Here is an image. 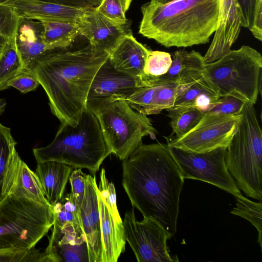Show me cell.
Returning a JSON list of instances; mask_svg holds the SVG:
<instances>
[{
  "label": "cell",
  "mask_w": 262,
  "mask_h": 262,
  "mask_svg": "<svg viewBox=\"0 0 262 262\" xmlns=\"http://www.w3.org/2000/svg\"><path fill=\"white\" fill-rule=\"evenodd\" d=\"M54 221L53 206L7 195L0 201V249L34 247Z\"/></svg>",
  "instance_id": "cell-7"
},
{
  "label": "cell",
  "mask_w": 262,
  "mask_h": 262,
  "mask_svg": "<svg viewBox=\"0 0 262 262\" xmlns=\"http://www.w3.org/2000/svg\"><path fill=\"white\" fill-rule=\"evenodd\" d=\"M98 187L101 196L113 214L117 217H121L117 208L114 185L112 182H108L106 177L105 169L103 168L101 170Z\"/></svg>",
  "instance_id": "cell-37"
},
{
  "label": "cell",
  "mask_w": 262,
  "mask_h": 262,
  "mask_svg": "<svg viewBox=\"0 0 262 262\" xmlns=\"http://www.w3.org/2000/svg\"><path fill=\"white\" fill-rule=\"evenodd\" d=\"M239 6L242 26L253 36L262 40V0H236Z\"/></svg>",
  "instance_id": "cell-29"
},
{
  "label": "cell",
  "mask_w": 262,
  "mask_h": 262,
  "mask_svg": "<svg viewBox=\"0 0 262 262\" xmlns=\"http://www.w3.org/2000/svg\"><path fill=\"white\" fill-rule=\"evenodd\" d=\"M100 2L102 1V0H98Z\"/></svg>",
  "instance_id": "cell-46"
},
{
  "label": "cell",
  "mask_w": 262,
  "mask_h": 262,
  "mask_svg": "<svg viewBox=\"0 0 262 262\" xmlns=\"http://www.w3.org/2000/svg\"><path fill=\"white\" fill-rule=\"evenodd\" d=\"M53 226L49 244L44 251L49 262H89L83 231L71 222Z\"/></svg>",
  "instance_id": "cell-15"
},
{
  "label": "cell",
  "mask_w": 262,
  "mask_h": 262,
  "mask_svg": "<svg viewBox=\"0 0 262 262\" xmlns=\"http://www.w3.org/2000/svg\"><path fill=\"white\" fill-rule=\"evenodd\" d=\"M47 50L30 71L45 90L52 113L60 123H78L97 71L109 54L91 44Z\"/></svg>",
  "instance_id": "cell-2"
},
{
  "label": "cell",
  "mask_w": 262,
  "mask_h": 262,
  "mask_svg": "<svg viewBox=\"0 0 262 262\" xmlns=\"http://www.w3.org/2000/svg\"><path fill=\"white\" fill-rule=\"evenodd\" d=\"M188 51L185 50H178L171 54L172 62L166 74L160 76L166 80L179 81L183 63Z\"/></svg>",
  "instance_id": "cell-40"
},
{
  "label": "cell",
  "mask_w": 262,
  "mask_h": 262,
  "mask_svg": "<svg viewBox=\"0 0 262 262\" xmlns=\"http://www.w3.org/2000/svg\"><path fill=\"white\" fill-rule=\"evenodd\" d=\"M150 51L138 41L132 34L122 40L110 54L108 58L116 70L140 78L146 86H148L159 78L148 76L144 71Z\"/></svg>",
  "instance_id": "cell-18"
},
{
  "label": "cell",
  "mask_w": 262,
  "mask_h": 262,
  "mask_svg": "<svg viewBox=\"0 0 262 262\" xmlns=\"http://www.w3.org/2000/svg\"><path fill=\"white\" fill-rule=\"evenodd\" d=\"M122 167V184L133 207L174 236L184 179L167 144L142 143Z\"/></svg>",
  "instance_id": "cell-1"
},
{
  "label": "cell",
  "mask_w": 262,
  "mask_h": 262,
  "mask_svg": "<svg viewBox=\"0 0 262 262\" xmlns=\"http://www.w3.org/2000/svg\"><path fill=\"white\" fill-rule=\"evenodd\" d=\"M204 75L220 97L230 96L254 105L261 90L262 56L244 45L206 63Z\"/></svg>",
  "instance_id": "cell-6"
},
{
  "label": "cell",
  "mask_w": 262,
  "mask_h": 262,
  "mask_svg": "<svg viewBox=\"0 0 262 262\" xmlns=\"http://www.w3.org/2000/svg\"><path fill=\"white\" fill-rule=\"evenodd\" d=\"M33 153L37 162L56 161L74 168L86 169L93 174L111 154L97 118L86 107L77 125L61 123L52 142L33 148Z\"/></svg>",
  "instance_id": "cell-4"
},
{
  "label": "cell",
  "mask_w": 262,
  "mask_h": 262,
  "mask_svg": "<svg viewBox=\"0 0 262 262\" xmlns=\"http://www.w3.org/2000/svg\"><path fill=\"white\" fill-rule=\"evenodd\" d=\"M170 118V125L176 138H180L192 129L205 113L196 106L171 107L166 110Z\"/></svg>",
  "instance_id": "cell-27"
},
{
  "label": "cell",
  "mask_w": 262,
  "mask_h": 262,
  "mask_svg": "<svg viewBox=\"0 0 262 262\" xmlns=\"http://www.w3.org/2000/svg\"><path fill=\"white\" fill-rule=\"evenodd\" d=\"M124 11L126 12L129 9L132 0H118Z\"/></svg>",
  "instance_id": "cell-42"
},
{
  "label": "cell",
  "mask_w": 262,
  "mask_h": 262,
  "mask_svg": "<svg viewBox=\"0 0 262 262\" xmlns=\"http://www.w3.org/2000/svg\"><path fill=\"white\" fill-rule=\"evenodd\" d=\"M10 128L0 122V201L14 190L22 160Z\"/></svg>",
  "instance_id": "cell-21"
},
{
  "label": "cell",
  "mask_w": 262,
  "mask_h": 262,
  "mask_svg": "<svg viewBox=\"0 0 262 262\" xmlns=\"http://www.w3.org/2000/svg\"><path fill=\"white\" fill-rule=\"evenodd\" d=\"M42 39L48 50L71 46L80 34L77 24L54 20H41Z\"/></svg>",
  "instance_id": "cell-24"
},
{
  "label": "cell",
  "mask_w": 262,
  "mask_h": 262,
  "mask_svg": "<svg viewBox=\"0 0 262 262\" xmlns=\"http://www.w3.org/2000/svg\"><path fill=\"white\" fill-rule=\"evenodd\" d=\"M172 58L168 52L150 50L146 60L144 73L153 78H159L168 71Z\"/></svg>",
  "instance_id": "cell-34"
},
{
  "label": "cell",
  "mask_w": 262,
  "mask_h": 262,
  "mask_svg": "<svg viewBox=\"0 0 262 262\" xmlns=\"http://www.w3.org/2000/svg\"><path fill=\"white\" fill-rule=\"evenodd\" d=\"M236 206L230 213L239 216L249 222L255 227L258 235L257 242L262 248V204L261 200L259 203L252 201L243 195L235 198Z\"/></svg>",
  "instance_id": "cell-30"
},
{
  "label": "cell",
  "mask_w": 262,
  "mask_h": 262,
  "mask_svg": "<svg viewBox=\"0 0 262 262\" xmlns=\"http://www.w3.org/2000/svg\"><path fill=\"white\" fill-rule=\"evenodd\" d=\"M219 15L216 29L206 54V63L213 62L231 50L241 32V16L236 0H219Z\"/></svg>",
  "instance_id": "cell-17"
},
{
  "label": "cell",
  "mask_w": 262,
  "mask_h": 262,
  "mask_svg": "<svg viewBox=\"0 0 262 262\" xmlns=\"http://www.w3.org/2000/svg\"><path fill=\"white\" fill-rule=\"evenodd\" d=\"M25 70L16 43V34L5 47L0 56V90L7 89L8 82Z\"/></svg>",
  "instance_id": "cell-28"
},
{
  "label": "cell",
  "mask_w": 262,
  "mask_h": 262,
  "mask_svg": "<svg viewBox=\"0 0 262 262\" xmlns=\"http://www.w3.org/2000/svg\"><path fill=\"white\" fill-rule=\"evenodd\" d=\"M39 85L35 76L30 71L24 70L8 82L7 88L13 87L25 94L35 91Z\"/></svg>",
  "instance_id": "cell-39"
},
{
  "label": "cell",
  "mask_w": 262,
  "mask_h": 262,
  "mask_svg": "<svg viewBox=\"0 0 262 262\" xmlns=\"http://www.w3.org/2000/svg\"><path fill=\"white\" fill-rule=\"evenodd\" d=\"M205 63L199 52H188L179 80L180 93L172 107L196 106L205 111L220 98L205 76Z\"/></svg>",
  "instance_id": "cell-13"
},
{
  "label": "cell",
  "mask_w": 262,
  "mask_h": 262,
  "mask_svg": "<svg viewBox=\"0 0 262 262\" xmlns=\"http://www.w3.org/2000/svg\"><path fill=\"white\" fill-rule=\"evenodd\" d=\"M40 21L20 17L16 32V43L25 70H29L48 50L42 39Z\"/></svg>",
  "instance_id": "cell-22"
},
{
  "label": "cell",
  "mask_w": 262,
  "mask_h": 262,
  "mask_svg": "<svg viewBox=\"0 0 262 262\" xmlns=\"http://www.w3.org/2000/svg\"><path fill=\"white\" fill-rule=\"evenodd\" d=\"M98 12L117 23H125L128 20L118 0H102L96 7Z\"/></svg>",
  "instance_id": "cell-38"
},
{
  "label": "cell",
  "mask_w": 262,
  "mask_h": 262,
  "mask_svg": "<svg viewBox=\"0 0 262 262\" xmlns=\"http://www.w3.org/2000/svg\"><path fill=\"white\" fill-rule=\"evenodd\" d=\"M40 1L57 3L63 5L87 9L97 7L100 2L98 0H38Z\"/></svg>",
  "instance_id": "cell-41"
},
{
  "label": "cell",
  "mask_w": 262,
  "mask_h": 262,
  "mask_svg": "<svg viewBox=\"0 0 262 262\" xmlns=\"http://www.w3.org/2000/svg\"><path fill=\"white\" fill-rule=\"evenodd\" d=\"M139 33L166 47H189L208 43L219 15V0H150L141 7Z\"/></svg>",
  "instance_id": "cell-3"
},
{
  "label": "cell",
  "mask_w": 262,
  "mask_h": 262,
  "mask_svg": "<svg viewBox=\"0 0 262 262\" xmlns=\"http://www.w3.org/2000/svg\"><path fill=\"white\" fill-rule=\"evenodd\" d=\"M98 188L95 174L93 176L86 174L85 189L80 210V220L88 245L89 262H102V260Z\"/></svg>",
  "instance_id": "cell-16"
},
{
  "label": "cell",
  "mask_w": 262,
  "mask_h": 262,
  "mask_svg": "<svg viewBox=\"0 0 262 262\" xmlns=\"http://www.w3.org/2000/svg\"><path fill=\"white\" fill-rule=\"evenodd\" d=\"M246 102L233 96L220 97L211 104L204 113L223 115H238L242 113Z\"/></svg>",
  "instance_id": "cell-35"
},
{
  "label": "cell",
  "mask_w": 262,
  "mask_h": 262,
  "mask_svg": "<svg viewBox=\"0 0 262 262\" xmlns=\"http://www.w3.org/2000/svg\"><path fill=\"white\" fill-rule=\"evenodd\" d=\"M180 92L179 81H170L159 77L145 115L158 114L163 110L172 107Z\"/></svg>",
  "instance_id": "cell-26"
},
{
  "label": "cell",
  "mask_w": 262,
  "mask_h": 262,
  "mask_svg": "<svg viewBox=\"0 0 262 262\" xmlns=\"http://www.w3.org/2000/svg\"><path fill=\"white\" fill-rule=\"evenodd\" d=\"M4 4L12 7L21 17L75 24L86 9L38 0H8Z\"/></svg>",
  "instance_id": "cell-19"
},
{
  "label": "cell",
  "mask_w": 262,
  "mask_h": 262,
  "mask_svg": "<svg viewBox=\"0 0 262 262\" xmlns=\"http://www.w3.org/2000/svg\"><path fill=\"white\" fill-rule=\"evenodd\" d=\"M86 174L81 168H76L72 171L69 180L71 185V197L79 216L85 192Z\"/></svg>",
  "instance_id": "cell-36"
},
{
  "label": "cell",
  "mask_w": 262,
  "mask_h": 262,
  "mask_svg": "<svg viewBox=\"0 0 262 262\" xmlns=\"http://www.w3.org/2000/svg\"><path fill=\"white\" fill-rule=\"evenodd\" d=\"M13 195L25 198L42 205L52 206L46 199L40 182L36 174L22 161Z\"/></svg>",
  "instance_id": "cell-25"
},
{
  "label": "cell",
  "mask_w": 262,
  "mask_h": 262,
  "mask_svg": "<svg viewBox=\"0 0 262 262\" xmlns=\"http://www.w3.org/2000/svg\"><path fill=\"white\" fill-rule=\"evenodd\" d=\"M53 207L55 215L53 225L61 226L66 223L71 222L78 229L82 230L79 214L73 202L70 193L64 194Z\"/></svg>",
  "instance_id": "cell-32"
},
{
  "label": "cell",
  "mask_w": 262,
  "mask_h": 262,
  "mask_svg": "<svg viewBox=\"0 0 262 262\" xmlns=\"http://www.w3.org/2000/svg\"><path fill=\"white\" fill-rule=\"evenodd\" d=\"M74 168L56 161L37 162V175L46 199L53 206L64 194L66 186Z\"/></svg>",
  "instance_id": "cell-23"
},
{
  "label": "cell",
  "mask_w": 262,
  "mask_h": 262,
  "mask_svg": "<svg viewBox=\"0 0 262 262\" xmlns=\"http://www.w3.org/2000/svg\"><path fill=\"white\" fill-rule=\"evenodd\" d=\"M145 86L140 78L116 70L108 58L94 76L87 96L85 107L95 114L114 101L125 100L138 89Z\"/></svg>",
  "instance_id": "cell-12"
},
{
  "label": "cell",
  "mask_w": 262,
  "mask_h": 262,
  "mask_svg": "<svg viewBox=\"0 0 262 262\" xmlns=\"http://www.w3.org/2000/svg\"><path fill=\"white\" fill-rule=\"evenodd\" d=\"M20 18L12 7L0 5V56L6 46L15 35Z\"/></svg>",
  "instance_id": "cell-31"
},
{
  "label": "cell",
  "mask_w": 262,
  "mask_h": 262,
  "mask_svg": "<svg viewBox=\"0 0 262 262\" xmlns=\"http://www.w3.org/2000/svg\"><path fill=\"white\" fill-rule=\"evenodd\" d=\"M226 167L247 196L262 200V132L254 105L246 103L227 147Z\"/></svg>",
  "instance_id": "cell-5"
},
{
  "label": "cell",
  "mask_w": 262,
  "mask_h": 262,
  "mask_svg": "<svg viewBox=\"0 0 262 262\" xmlns=\"http://www.w3.org/2000/svg\"><path fill=\"white\" fill-rule=\"evenodd\" d=\"M159 3L161 4H166L174 0H157Z\"/></svg>",
  "instance_id": "cell-44"
},
{
  "label": "cell",
  "mask_w": 262,
  "mask_h": 262,
  "mask_svg": "<svg viewBox=\"0 0 262 262\" xmlns=\"http://www.w3.org/2000/svg\"><path fill=\"white\" fill-rule=\"evenodd\" d=\"M77 24L80 35L109 55L124 38L133 34L131 21L115 23L98 12L96 7L86 9Z\"/></svg>",
  "instance_id": "cell-14"
},
{
  "label": "cell",
  "mask_w": 262,
  "mask_h": 262,
  "mask_svg": "<svg viewBox=\"0 0 262 262\" xmlns=\"http://www.w3.org/2000/svg\"><path fill=\"white\" fill-rule=\"evenodd\" d=\"M8 0H0V5L4 4L5 2Z\"/></svg>",
  "instance_id": "cell-45"
},
{
  "label": "cell",
  "mask_w": 262,
  "mask_h": 262,
  "mask_svg": "<svg viewBox=\"0 0 262 262\" xmlns=\"http://www.w3.org/2000/svg\"><path fill=\"white\" fill-rule=\"evenodd\" d=\"M242 117L238 115L205 113L199 122L184 136L167 140L168 147L192 152L227 147Z\"/></svg>",
  "instance_id": "cell-11"
},
{
  "label": "cell",
  "mask_w": 262,
  "mask_h": 262,
  "mask_svg": "<svg viewBox=\"0 0 262 262\" xmlns=\"http://www.w3.org/2000/svg\"><path fill=\"white\" fill-rule=\"evenodd\" d=\"M0 262H49L45 252L35 247L30 249H0Z\"/></svg>",
  "instance_id": "cell-33"
},
{
  "label": "cell",
  "mask_w": 262,
  "mask_h": 262,
  "mask_svg": "<svg viewBox=\"0 0 262 262\" xmlns=\"http://www.w3.org/2000/svg\"><path fill=\"white\" fill-rule=\"evenodd\" d=\"M6 105V100L4 99L0 98V115L5 111Z\"/></svg>",
  "instance_id": "cell-43"
},
{
  "label": "cell",
  "mask_w": 262,
  "mask_h": 262,
  "mask_svg": "<svg viewBox=\"0 0 262 262\" xmlns=\"http://www.w3.org/2000/svg\"><path fill=\"white\" fill-rule=\"evenodd\" d=\"M124 236L138 262L178 261L171 257L166 244L172 238L164 228L150 217L137 220L134 209L125 213Z\"/></svg>",
  "instance_id": "cell-10"
},
{
  "label": "cell",
  "mask_w": 262,
  "mask_h": 262,
  "mask_svg": "<svg viewBox=\"0 0 262 262\" xmlns=\"http://www.w3.org/2000/svg\"><path fill=\"white\" fill-rule=\"evenodd\" d=\"M184 179L203 181L235 198L242 195L226 164V147L205 152H192L168 147Z\"/></svg>",
  "instance_id": "cell-9"
},
{
  "label": "cell",
  "mask_w": 262,
  "mask_h": 262,
  "mask_svg": "<svg viewBox=\"0 0 262 262\" xmlns=\"http://www.w3.org/2000/svg\"><path fill=\"white\" fill-rule=\"evenodd\" d=\"M111 154L124 160L156 132L147 115L132 108L124 100L113 102L95 114Z\"/></svg>",
  "instance_id": "cell-8"
},
{
  "label": "cell",
  "mask_w": 262,
  "mask_h": 262,
  "mask_svg": "<svg viewBox=\"0 0 262 262\" xmlns=\"http://www.w3.org/2000/svg\"><path fill=\"white\" fill-rule=\"evenodd\" d=\"M97 197L101 220L103 247L102 262H116L125 249L123 221L110 210L98 188Z\"/></svg>",
  "instance_id": "cell-20"
}]
</instances>
